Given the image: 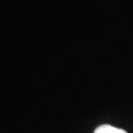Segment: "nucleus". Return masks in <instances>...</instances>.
Here are the masks:
<instances>
[{"label": "nucleus", "instance_id": "obj_1", "mask_svg": "<svg viewBox=\"0 0 133 133\" xmlns=\"http://www.w3.org/2000/svg\"><path fill=\"white\" fill-rule=\"evenodd\" d=\"M94 133H127L125 130L121 128H117V127H114L109 124H104V125H101L98 128L95 130Z\"/></svg>", "mask_w": 133, "mask_h": 133}]
</instances>
